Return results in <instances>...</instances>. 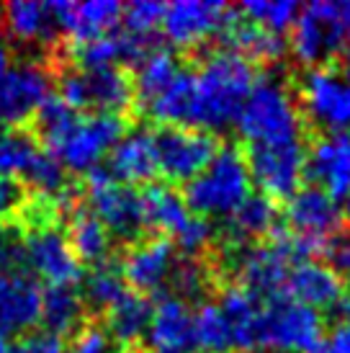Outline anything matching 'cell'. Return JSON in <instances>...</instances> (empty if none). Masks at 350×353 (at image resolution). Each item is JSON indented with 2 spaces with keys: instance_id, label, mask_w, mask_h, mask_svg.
<instances>
[{
  "instance_id": "d590c367",
  "label": "cell",
  "mask_w": 350,
  "mask_h": 353,
  "mask_svg": "<svg viewBox=\"0 0 350 353\" xmlns=\"http://www.w3.org/2000/svg\"><path fill=\"white\" fill-rule=\"evenodd\" d=\"M39 148L37 139L23 129H0V178H23Z\"/></svg>"
},
{
  "instance_id": "5b68a950",
  "label": "cell",
  "mask_w": 350,
  "mask_h": 353,
  "mask_svg": "<svg viewBox=\"0 0 350 353\" xmlns=\"http://www.w3.org/2000/svg\"><path fill=\"white\" fill-rule=\"evenodd\" d=\"M325 341V320L317 310L291 296L268 299L260 317V351L268 353H317Z\"/></svg>"
},
{
  "instance_id": "836d02e7",
  "label": "cell",
  "mask_w": 350,
  "mask_h": 353,
  "mask_svg": "<svg viewBox=\"0 0 350 353\" xmlns=\"http://www.w3.org/2000/svg\"><path fill=\"white\" fill-rule=\"evenodd\" d=\"M194 353H229L234 348L232 325L216 302H201L194 312Z\"/></svg>"
},
{
  "instance_id": "f907efd6",
  "label": "cell",
  "mask_w": 350,
  "mask_h": 353,
  "mask_svg": "<svg viewBox=\"0 0 350 353\" xmlns=\"http://www.w3.org/2000/svg\"><path fill=\"white\" fill-rule=\"evenodd\" d=\"M10 351H13V345H10L8 333H3V330H0V353H10Z\"/></svg>"
},
{
  "instance_id": "c3c4849f",
  "label": "cell",
  "mask_w": 350,
  "mask_h": 353,
  "mask_svg": "<svg viewBox=\"0 0 350 353\" xmlns=\"http://www.w3.org/2000/svg\"><path fill=\"white\" fill-rule=\"evenodd\" d=\"M10 65H13V54H10L8 41H3V39H0V78H3L6 72H8Z\"/></svg>"
},
{
  "instance_id": "d6a6232c",
  "label": "cell",
  "mask_w": 350,
  "mask_h": 353,
  "mask_svg": "<svg viewBox=\"0 0 350 353\" xmlns=\"http://www.w3.org/2000/svg\"><path fill=\"white\" fill-rule=\"evenodd\" d=\"M181 62L173 54V50L167 47H152L145 57L136 62V75H134V93L147 103L150 99H155L157 93L173 83L181 75Z\"/></svg>"
},
{
  "instance_id": "ee69618b",
  "label": "cell",
  "mask_w": 350,
  "mask_h": 353,
  "mask_svg": "<svg viewBox=\"0 0 350 353\" xmlns=\"http://www.w3.org/2000/svg\"><path fill=\"white\" fill-rule=\"evenodd\" d=\"M21 204H23V194H21L19 183L0 178V230L16 222Z\"/></svg>"
},
{
  "instance_id": "60d3db41",
  "label": "cell",
  "mask_w": 350,
  "mask_h": 353,
  "mask_svg": "<svg viewBox=\"0 0 350 353\" xmlns=\"http://www.w3.org/2000/svg\"><path fill=\"white\" fill-rule=\"evenodd\" d=\"M214 240V225L204 219V216L194 214L188 219V225L178 232V237L173 240V245H178L188 258H196V255L206 250Z\"/></svg>"
},
{
  "instance_id": "484cf974",
  "label": "cell",
  "mask_w": 350,
  "mask_h": 353,
  "mask_svg": "<svg viewBox=\"0 0 350 353\" xmlns=\"http://www.w3.org/2000/svg\"><path fill=\"white\" fill-rule=\"evenodd\" d=\"M139 199H142L145 227L163 232V237L167 240H175L178 232L188 225V219L194 216V212L185 204V196L170 183H150L139 194Z\"/></svg>"
},
{
  "instance_id": "83f0119b",
  "label": "cell",
  "mask_w": 350,
  "mask_h": 353,
  "mask_svg": "<svg viewBox=\"0 0 350 353\" xmlns=\"http://www.w3.org/2000/svg\"><path fill=\"white\" fill-rule=\"evenodd\" d=\"M68 243L72 248V253L78 255V261L83 263H106L108 253H111V243L114 237L108 232L103 222L98 219L88 206H72L68 225Z\"/></svg>"
},
{
  "instance_id": "b9f144b4",
  "label": "cell",
  "mask_w": 350,
  "mask_h": 353,
  "mask_svg": "<svg viewBox=\"0 0 350 353\" xmlns=\"http://www.w3.org/2000/svg\"><path fill=\"white\" fill-rule=\"evenodd\" d=\"M65 353H119L114 338L103 325H83L78 333H72Z\"/></svg>"
},
{
  "instance_id": "681fc988",
  "label": "cell",
  "mask_w": 350,
  "mask_h": 353,
  "mask_svg": "<svg viewBox=\"0 0 350 353\" xmlns=\"http://www.w3.org/2000/svg\"><path fill=\"white\" fill-rule=\"evenodd\" d=\"M340 16H342V29H345V39L350 41V3H342L340 6Z\"/></svg>"
},
{
  "instance_id": "ab89813d",
  "label": "cell",
  "mask_w": 350,
  "mask_h": 353,
  "mask_svg": "<svg viewBox=\"0 0 350 353\" xmlns=\"http://www.w3.org/2000/svg\"><path fill=\"white\" fill-rule=\"evenodd\" d=\"M163 16H165L163 3H157V0H134L124 8L121 23H124V31H129V34L152 39V34L163 26Z\"/></svg>"
},
{
  "instance_id": "816d5d0a",
  "label": "cell",
  "mask_w": 350,
  "mask_h": 353,
  "mask_svg": "<svg viewBox=\"0 0 350 353\" xmlns=\"http://www.w3.org/2000/svg\"><path fill=\"white\" fill-rule=\"evenodd\" d=\"M342 201H345V204H342V216L348 219V225H350V196H345Z\"/></svg>"
},
{
  "instance_id": "cb8c5ba5",
  "label": "cell",
  "mask_w": 350,
  "mask_h": 353,
  "mask_svg": "<svg viewBox=\"0 0 350 353\" xmlns=\"http://www.w3.org/2000/svg\"><path fill=\"white\" fill-rule=\"evenodd\" d=\"M0 16L6 31L23 44H52L59 37L57 13L52 3L13 0L0 8Z\"/></svg>"
},
{
  "instance_id": "7c38bea8",
  "label": "cell",
  "mask_w": 350,
  "mask_h": 353,
  "mask_svg": "<svg viewBox=\"0 0 350 353\" xmlns=\"http://www.w3.org/2000/svg\"><path fill=\"white\" fill-rule=\"evenodd\" d=\"M52 96V75L41 62L26 59L0 78V129H19L37 117Z\"/></svg>"
},
{
  "instance_id": "e575fe53",
  "label": "cell",
  "mask_w": 350,
  "mask_h": 353,
  "mask_svg": "<svg viewBox=\"0 0 350 353\" xmlns=\"http://www.w3.org/2000/svg\"><path fill=\"white\" fill-rule=\"evenodd\" d=\"M127 292L129 289L121 268H116L114 263H98L83 276V292L80 294H83L85 304H90L93 310L108 312Z\"/></svg>"
},
{
  "instance_id": "ffe728a7",
  "label": "cell",
  "mask_w": 350,
  "mask_h": 353,
  "mask_svg": "<svg viewBox=\"0 0 350 353\" xmlns=\"http://www.w3.org/2000/svg\"><path fill=\"white\" fill-rule=\"evenodd\" d=\"M52 6L57 13L59 31H68L72 44L114 34L124 16V6L116 0H85V3L52 0Z\"/></svg>"
},
{
  "instance_id": "74e56055",
  "label": "cell",
  "mask_w": 350,
  "mask_h": 353,
  "mask_svg": "<svg viewBox=\"0 0 350 353\" xmlns=\"http://www.w3.org/2000/svg\"><path fill=\"white\" fill-rule=\"evenodd\" d=\"M167 284L173 286L175 299L188 304L204 299V294L209 292V286H212V276H209V268L198 258H185V261L175 263Z\"/></svg>"
},
{
  "instance_id": "4fadbf2b",
  "label": "cell",
  "mask_w": 350,
  "mask_h": 353,
  "mask_svg": "<svg viewBox=\"0 0 350 353\" xmlns=\"http://www.w3.org/2000/svg\"><path fill=\"white\" fill-rule=\"evenodd\" d=\"M26 271L49 286H75L83 279V265L72 253L68 235L57 225L34 227L23 235Z\"/></svg>"
},
{
  "instance_id": "ac0fdd59",
  "label": "cell",
  "mask_w": 350,
  "mask_h": 353,
  "mask_svg": "<svg viewBox=\"0 0 350 353\" xmlns=\"http://www.w3.org/2000/svg\"><path fill=\"white\" fill-rule=\"evenodd\" d=\"M44 289L29 271L0 276V330L8 335H29L41 325Z\"/></svg>"
},
{
  "instance_id": "d4e9b609",
  "label": "cell",
  "mask_w": 350,
  "mask_h": 353,
  "mask_svg": "<svg viewBox=\"0 0 350 353\" xmlns=\"http://www.w3.org/2000/svg\"><path fill=\"white\" fill-rule=\"evenodd\" d=\"M219 307H222L224 317L232 325V341L237 351L255 353L260 351L258 338H260V317H262V302L260 296L253 294L250 289L240 284L227 286L219 296Z\"/></svg>"
},
{
  "instance_id": "8fae6325",
  "label": "cell",
  "mask_w": 350,
  "mask_h": 353,
  "mask_svg": "<svg viewBox=\"0 0 350 353\" xmlns=\"http://www.w3.org/2000/svg\"><path fill=\"white\" fill-rule=\"evenodd\" d=\"M88 209L103 222L111 237L119 240H134L145 230L139 194L111 178L106 170H93L88 178Z\"/></svg>"
},
{
  "instance_id": "d6986e66",
  "label": "cell",
  "mask_w": 350,
  "mask_h": 353,
  "mask_svg": "<svg viewBox=\"0 0 350 353\" xmlns=\"http://www.w3.org/2000/svg\"><path fill=\"white\" fill-rule=\"evenodd\" d=\"M340 219L342 212L338 201L320 188L302 186L291 199H286V222H289L286 230L296 235L327 243V237L332 240L338 235Z\"/></svg>"
},
{
  "instance_id": "f5cc1de1",
  "label": "cell",
  "mask_w": 350,
  "mask_h": 353,
  "mask_svg": "<svg viewBox=\"0 0 350 353\" xmlns=\"http://www.w3.org/2000/svg\"><path fill=\"white\" fill-rule=\"evenodd\" d=\"M348 75H350V57H348Z\"/></svg>"
},
{
  "instance_id": "f1b7e54d",
  "label": "cell",
  "mask_w": 350,
  "mask_h": 353,
  "mask_svg": "<svg viewBox=\"0 0 350 353\" xmlns=\"http://www.w3.org/2000/svg\"><path fill=\"white\" fill-rule=\"evenodd\" d=\"M152 310H155V304L150 302V296L129 289L127 294L106 312V330L114 338V343L132 345L147 338Z\"/></svg>"
},
{
  "instance_id": "4316f807",
  "label": "cell",
  "mask_w": 350,
  "mask_h": 353,
  "mask_svg": "<svg viewBox=\"0 0 350 353\" xmlns=\"http://www.w3.org/2000/svg\"><path fill=\"white\" fill-rule=\"evenodd\" d=\"M222 39L227 44L224 50L237 52L250 62H278L289 50V41L283 39V34L262 29V26L250 23L243 16H232V21L224 29Z\"/></svg>"
},
{
  "instance_id": "3957f363",
  "label": "cell",
  "mask_w": 350,
  "mask_h": 353,
  "mask_svg": "<svg viewBox=\"0 0 350 353\" xmlns=\"http://www.w3.org/2000/svg\"><path fill=\"white\" fill-rule=\"evenodd\" d=\"M234 124L247 148H278L307 142L302 108L281 78L258 80Z\"/></svg>"
},
{
  "instance_id": "7dc6e473",
  "label": "cell",
  "mask_w": 350,
  "mask_h": 353,
  "mask_svg": "<svg viewBox=\"0 0 350 353\" xmlns=\"http://www.w3.org/2000/svg\"><path fill=\"white\" fill-rule=\"evenodd\" d=\"M317 353H350V325L335 323L330 333H325V341Z\"/></svg>"
},
{
  "instance_id": "277c9868",
  "label": "cell",
  "mask_w": 350,
  "mask_h": 353,
  "mask_svg": "<svg viewBox=\"0 0 350 353\" xmlns=\"http://www.w3.org/2000/svg\"><path fill=\"white\" fill-rule=\"evenodd\" d=\"M253 178L247 160L234 145H224L206 165L204 173L185 183V204L194 214L212 219V216H232L240 206L250 199Z\"/></svg>"
},
{
  "instance_id": "2e32d148",
  "label": "cell",
  "mask_w": 350,
  "mask_h": 353,
  "mask_svg": "<svg viewBox=\"0 0 350 353\" xmlns=\"http://www.w3.org/2000/svg\"><path fill=\"white\" fill-rule=\"evenodd\" d=\"M304 178L327 196H350V132H325L307 150Z\"/></svg>"
},
{
  "instance_id": "7a4b0ae2",
  "label": "cell",
  "mask_w": 350,
  "mask_h": 353,
  "mask_svg": "<svg viewBox=\"0 0 350 353\" xmlns=\"http://www.w3.org/2000/svg\"><path fill=\"white\" fill-rule=\"evenodd\" d=\"M255 83L258 72L250 59L232 50L209 52L198 70H194V103L188 127L214 134L234 124Z\"/></svg>"
},
{
  "instance_id": "44dd1931",
  "label": "cell",
  "mask_w": 350,
  "mask_h": 353,
  "mask_svg": "<svg viewBox=\"0 0 350 353\" xmlns=\"http://www.w3.org/2000/svg\"><path fill=\"white\" fill-rule=\"evenodd\" d=\"M106 173L111 178L121 181V183H127V186L150 183L160 173L155 132H150V129L127 132L116 142V148L108 152Z\"/></svg>"
},
{
  "instance_id": "7402d4cb",
  "label": "cell",
  "mask_w": 350,
  "mask_h": 353,
  "mask_svg": "<svg viewBox=\"0 0 350 353\" xmlns=\"http://www.w3.org/2000/svg\"><path fill=\"white\" fill-rule=\"evenodd\" d=\"M194 312L173 294L163 296L152 310L147 345L150 353H194Z\"/></svg>"
},
{
  "instance_id": "ba28073f",
  "label": "cell",
  "mask_w": 350,
  "mask_h": 353,
  "mask_svg": "<svg viewBox=\"0 0 350 353\" xmlns=\"http://www.w3.org/2000/svg\"><path fill=\"white\" fill-rule=\"evenodd\" d=\"M345 29L338 3L317 0L302 6L296 23L291 26L289 50L307 68H325L345 47Z\"/></svg>"
},
{
  "instance_id": "f6af8a7d",
  "label": "cell",
  "mask_w": 350,
  "mask_h": 353,
  "mask_svg": "<svg viewBox=\"0 0 350 353\" xmlns=\"http://www.w3.org/2000/svg\"><path fill=\"white\" fill-rule=\"evenodd\" d=\"M10 353H65V345L54 335L44 333V330H34L29 335H21V341L13 345Z\"/></svg>"
},
{
  "instance_id": "5bb4252c",
  "label": "cell",
  "mask_w": 350,
  "mask_h": 353,
  "mask_svg": "<svg viewBox=\"0 0 350 353\" xmlns=\"http://www.w3.org/2000/svg\"><path fill=\"white\" fill-rule=\"evenodd\" d=\"M307 150V142L278 148H247L245 160L250 168V178L260 186L262 196L291 199L302 188Z\"/></svg>"
},
{
  "instance_id": "f35d334b",
  "label": "cell",
  "mask_w": 350,
  "mask_h": 353,
  "mask_svg": "<svg viewBox=\"0 0 350 353\" xmlns=\"http://www.w3.org/2000/svg\"><path fill=\"white\" fill-rule=\"evenodd\" d=\"M23 181L31 188H37V194H41V196H59V194L68 191V186H65V168L59 165L57 157L47 152V150L37 152Z\"/></svg>"
},
{
  "instance_id": "f546056e",
  "label": "cell",
  "mask_w": 350,
  "mask_h": 353,
  "mask_svg": "<svg viewBox=\"0 0 350 353\" xmlns=\"http://www.w3.org/2000/svg\"><path fill=\"white\" fill-rule=\"evenodd\" d=\"M83 314H85V299L75 286H49L44 289V302H41V325L44 333L54 338L78 333L83 327Z\"/></svg>"
},
{
  "instance_id": "603a6c76",
  "label": "cell",
  "mask_w": 350,
  "mask_h": 353,
  "mask_svg": "<svg viewBox=\"0 0 350 353\" xmlns=\"http://www.w3.org/2000/svg\"><path fill=\"white\" fill-rule=\"evenodd\" d=\"M283 294L291 296L294 302H302L311 310H335L342 294V279L330 265L320 261H302L291 268Z\"/></svg>"
},
{
  "instance_id": "8992f818",
  "label": "cell",
  "mask_w": 350,
  "mask_h": 353,
  "mask_svg": "<svg viewBox=\"0 0 350 353\" xmlns=\"http://www.w3.org/2000/svg\"><path fill=\"white\" fill-rule=\"evenodd\" d=\"M222 253L237 276V284L250 289L262 302L283 294L289 274L296 265L278 235H273V240L260 243V245H240V243L227 240Z\"/></svg>"
},
{
  "instance_id": "9a60e30c",
  "label": "cell",
  "mask_w": 350,
  "mask_h": 353,
  "mask_svg": "<svg viewBox=\"0 0 350 353\" xmlns=\"http://www.w3.org/2000/svg\"><path fill=\"white\" fill-rule=\"evenodd\" d=\"M234 10L219 0H175L165 6L163 31L173 47H198L212 37H222Z\"/></svg>"
},
{
  "instance_id": "bcb514c9",
  "label": "cell",
  "mask_w": 350,
  "mask_h": 353,
  "mask_svg": "<svg viewBox=\"0 0 350 353\" xmlns=\"http://www.w3.org/2000/svg\"><path fill=\"white\" fill-rule=\"evenodd\" d=\"M327 258H330L332 271L340 276L342 281L350 284V232L332 237L327 243Z\"/></svg>"
},
{
  "instance_id": "9c48e42d",
  "label": "cell",
  "mask_w": 350,
  "mask_h": 353,
  "mask_svg": "<svg viewBox=\"0 0 350 353\" xmlns=\"http://www.w3.org/2000/svg\"><path fill=\"white\" fill-rule=\"evenodd\" d=\"M302 117L325 132L350 129V75L330 68H309L299 80Z\"/></svg>"
},
{
  "instance_id": "7bdbcfd3",
  "label": "cell",
  "mask_w": 350,
  "mask_h": 353,
  "mask_svg": "<svg viewBox=\"0 0 350 353\" xmlns=\"http://www.w3.org/2000/svg\"><path fill=\"white\" fill-rule=\"evenodd\" d=\"M26 271V248H23V235L13 225L0 230V276Z\"/></svg>"
},
{
  "instance_id": "4dcf8cb0",
  "label": "cell",
  "mask_w": 350,
  "mask_h": 353,
  "mask_svg": "<svg viewBox=\"0 0 350 353\" xmlns=\"http://www.w3.org/2000/svg\"><path fill=\"white\" fill-rule=\"evenodd\" d=\"M191 103H194V70H181V75L155 99L142 103L147 117L165 127H188L191 124Z\"/></svg>"
},
{
  "instance_id": "52a82bcc",
  "label": "cell",
  "mask_w": 350,
  "mask_h": 353,
  "mask_svg": "<svg viewBox=\"0 0 350 353\" xmlns=\"http://www.w3.org/2000/svg\"><path fill=\"white\" fill-rule=\"evenodd\" d=\"M57 96L72 111L96 108V114H119L132 106L134 83L121 68L68 70L59 75Z\"/></svg>"
},
{
  "instance_id": "6da1fadb",
  "label": "cell",
  "mask_w": 350,
  "mask_h": 353,
  "mask_svg": "<svg viewBox=\"0 0 350 353\" xmlns=\"http://www.w3.org/2000/svg\"><path fill=\"white\" fill-rule=\"evenodd\" d=\"M34 124L39 129L47 152L72 173H93L108 157L116 142L127 134V121L119 114H78L59 99L49 96L37 111Z\"/></svg>"
},
{
  "instance_id": "e0dca14e",
  "label": "cell",
  "mask_w": 350,
  "mask_h": 353,
  "mask_svg": "<svg viewBox=\"0 0 350 353\" xmlns=\"http://www.w3.org/2000/svg\"><path fill=\"white\" fill-rule=\"evenodd\" d=\"M175 263H178V255H175L173 240L155 235L147 240H136L129 248L121 263V274H124V281L132 286V292L147 296L152 292H160L170 281Z\"/></svg>"
},
{
  "instance_id": "30bf717a",
  "label": "cell",
  "mask_w": 350,
  "mask_h": 353,
  "mask_svg": "<svg viewBox=\"0 0 350 353\" xmlns=\"http://www.w3.org/2000/svg\"><path fill=\"white\" fill-rule=\"evenodd\" d=\"M157 165L170 183H191L219 152L216 137L191 127H163L155 132Z\"/></svg>"
},
{
  "instance_id": "8d00e7d4",
  "label": "cell",
  "mask_w": 350,
  "mask_h": 353,
  "mask_svg": "<svg viewBox=\"0 0 350 353\" xmlns=\"http://www.w3.org/2000/svg\"><path fill=\"white\" fill-rule=\"evenodd\" d=\"M302 6L296 0H247L240 6L243 19H247L250 23H258L262 29L283 34L296 23Z\"/></svg>"
},
{
  "instance_id": "1f68e13d",
  "label": "cell",
  "mask_w": 350,
  "mask_h": 353,
  "mask_svg": "<svg viewBox=\"0 0 350 353\" xmlns=\"http://www.w3.org/2000/svg\"><path fill=\"white\" fill-rule=\"evenodd\" d=\"M276 222H278V206L273 204V199L262 196V194H250V199L229 216L227 240L247 245V240L273 232Z\"/></svg>"
}]
</instances>
